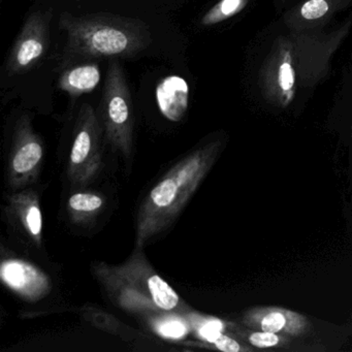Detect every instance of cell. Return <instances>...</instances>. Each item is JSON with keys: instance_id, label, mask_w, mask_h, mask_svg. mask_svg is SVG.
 Segmentation results:
<instances>
[{"instance_id": "cell-1", "label": "cell", "mask_w": 352, "mask_h": 352, "mask_svg": "<svg viewBox=\"0 0 352 352\" xmlns=\"http://www.w3.org/2000/svg\"><path fill=\"white\" fill-rule=\"evenodd\" d=\"M352 28V17L329 32L296 30L273 43L261 69L263 98L280 109L294 104L327 76L329 63Z\"/></svg>"}, {"instance_id": "cell-2", "label": "cell", "mask_w": 352, "mask_h": 352, "mask_svg": "<svg viewBox=\"0 0 352 352\" xmlns=\"http://www.w3.org/2000/svg\"><path fill=\"white\" fill-rule=\"evenodd\" d=\"M221 146L213 141L193 150L154 185L138 212L135 247L143 248L174 224L215 164Z\"/></svg>"}, {"instance_id": "cell-3", "label": "cell", "mask_w": 352, "mask_h": 352, "mask_svg": "<svg viewBox=\"0 0 352 352\" xmlns=\"http://www.w3.org/2000/svg\"><path fill=\"white\" fill-rule=\"evenodd\" d=\"M59 25L67 34L63 65L98 58H131L151 44L145 22L135 18L96 13L61 14Z\"/></svg>"}, {"instance_id": "cell-4", "label": "cell", "mask_w": 352, "mask_h": 352, "mask_svg": "<svg viewBox=\"0 0 352 352\" xmlns=\"http://www.w3.org/2000/svg\"><path fill=\"white\" fill-rule=\"evenodd\" d=\"M135 247L121 265L98 263L94 277L115 306L131 314L153 317L166 313H182L187 308L174 288L162 279Z\"/></svg>"}, {"instance_id": "cell-5", "label": "cell", "mask_w": 352, "mask_h": 352, "mask_svg": "<svg viewBox=\"0 0 352 352\" xmlns=\"http://www.w3.org/2000/svg\"><path fill=\"white\" fill-rule=\"evenodd\" d=\"M100 113L107 139L116 151L129 157L133 152L135 126L133 98L124 71L116 58L109 63Z\"/></svg>"}, {"instance_id": "cell-6", "label": "cell", "mask_w": 352, "mask_h": 352, "mask_svg": "<svg viewBox=\"0 0 352 352\" xmlns=\"http://www.w3.org/2000/svg\"><path fill=\"white\" fill-rule=\"evenodd\" d=\"M102 131L94 109L83 104L78 114L67 164V175L75 184H86L98 174L102 160Z\"/></svg>"}, {"instance_id": "cell-7", "label": "cell", "mask_w": 352, "mask_h": 352, "mask_svg": "<svg viewBox=\"0 0 352 352\" xmlns=\"http://www.w3.org/2000/svg\"><path fill=\"white\" fill-rule=\"evenodd\" d=\"M44 158V145L34 131L30 117L16 123L13 144L8 160V183L12 189H23L38 178Z\"/></svg>"}, {"instance_id": "cell-8", "label": "cell", "mask_w": 352, "mask_h": 352, "mask_svg": "<svg viewBox=\"0 0 352 352\" xmlns=\"http://www.w3.org/2000/svg\"><path fill=\"white\" fill-rule=\"evenodd\" d=\"M50 13L36 12L26 20L7 61L10 75H21L36 67L49 45Z\"/></svg>"}, {"instance_id": "cell-9", "label": "cell", "mask_w": 352, "mask_h": 352, "mask_svg": "<svg viewBox=\"0 0 352 352\" xmlns=\"http://www.w3.org/2000/svg\"><path fill=\"white\" fill-rule=\"evenodd\" d=\"M0 278L10 290L28 302L44 300L52 290V281L44 271L18 257L3 259Z\"/></svg>"}, {"instance_id": "cell-10", "label": "cell", "mask_w": 352, "mask_h": 352, "mask_svg": "<svg viewBox=\"0 0 352 352\" xmlns=\"http://www.w3.org/2000/svg\"><path fill=\"white\" fill-rule=\"evenodd\" d=\"M242 323L249 329L279 333L289 338L302 337L312 329L308 317L290 309L257 306L245 311Z\"/></svg>"}, {"instance_id": "cell-11", "label": "cell", "mask_w": 352, "mask_h": 352, "mask_svg": "<svg viewBox=\"0 0 352 352\" xmlns=\"http://www.w3.org/2000/svg\"><path fill=\"white\" fill-rule=\"evenodd\" d=\"M8 216L20 234L36 246H41L43 213L40 197L34 189H23L10 197Z\"/></svg>"}, {"instance_id": "cell-12", "label": "cell", "mask_w": 352, "mask_h": 352, "mask_svg": "<svg viewBox=\"0 0 352 352\" xmlns=\"http://www.w3.org/2000/svg\"><path fill=\"white\" fill-rule=\"evenodd\" d=\"M188 85L182 78H164L156 88V100L162 114L173 122L181 121L188 108Z\"/></svg>"}, {"instance_id": "cell-13", "label": "cell", "mask_w": 352, "mask_h": 352, "mask_svg": "<svg viewBox=\"0 0 352 352\" xmlns=\"http://www.w3.org/2000/svg\"><path fill=\"white\" fill-rule=\"evenodd\" d=\"M100 81V69L94 63L67 67L59 78L58 87L73 98L91 94Z\"/></svg>"}, {"instance_id": "cell-14", "label": "cell", "mask_w": 352, "mask_h": 352, "mask_svg": "<svg viewBox=\"0 0 352 352\" xmlns=\"http://www.w3.org/2000/svg\"><path fill=\"white\" fill-rule=\"evenodd\" d=\"M348 1L349 0H305L287 20L294 24L292 28L300 30L302 26H309L331 17Z\"/></svg>"}, {"instance_id": "cell-15", "label": "cell", "mask_w": 352, "mask_h": 352, "mask_svg": "<svg viewBox=\"0 0 352 352\" xmlns=\"http://www.w3.org/2000/svg\"><path fill=\"white\" fill-rule=\"evenodd\" d=\"M104 206V197L92 191L73 193L67 201L69 216L76 222L84 221L98 215Z\"/></svg>"}, {"instance_id": "cell-16", "label": "cell", "mask_w": 352, "mask_h": 352, "mask_svg": "<svg viewBox=\"0 0 352 352\" xmlns=\"http://www.w3.org/2000/svg\"><path fill=\"white\" fill-rule=\"evenodd\" d=\"M182 313H166L150 317V327L160 337L170 340H180L191 331L190 324Z\"/></svg>"}, {"instance_id": "cell-17", "label": "cell", "mask_w": 352, "mask_h": 352, "mask_svg": "<svg viewBox=\"0 0 352 352\" xmlns=\"http://www.w3.org/2000/svg\"><path fill=\"white\" fill-rule=\"evenodd\" d=\"M186 318L195 336L210 346H214L228 329L226 321L216 317L195 314L188 315Z\"/></svg>"}, {"instance_id": "cell-18", "label": "cell", "mask_w": 352, "mask_h": 352, "mask_svg": "<svg viewBox=\"0 0 352 352\" xmlns=\"http://www.w3.org/2000/svg\"><path fill=\"white\" fill-rule=\"evenodd\" d=\"M236 335L244 340L249 345L258 349L267 348H281L289 345L290 338L279 333H270V331H258V329H249V327H234Z\"/></svg>"}, {"instance_id": "cell-19", "label": "cell", "mask_w": 352, "mask_h": 352, "mask_svg": "<svg viewBox=\"0 0 352 352\" xmlns=\"http://www.w3.org/2000/svg\"><path fill=\"white\" fill-rule=\"evenodd\" d=\"M250 0H219L201 18L203 26H213L240 14Z\"/></svg>"}]
</instances>
